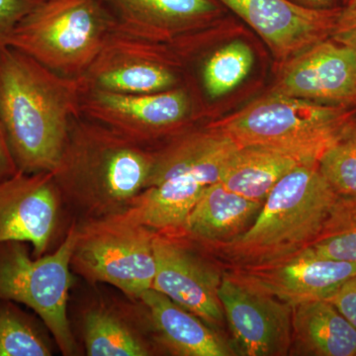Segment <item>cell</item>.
Returning <instances> with one entry per match:
<instances>
[{"instance_id": "cell-1", "label": "cell", "mask_w": 356, "mask_h": 356, "mask_svg": "<svg viewBox=\"0 0 356 356\" xmlns=\"http://www.w3.org/2000/svg\"><path fill=\"white\" fill-rule=\"evenodd\" d=\"M81 96L79 79L0 47V123L18 170L53 172L70 124L81 114Z\"/></svg>"}, {"instance_id": "cell-2", "label": "cell", "mask_w": 356, "mask_h": 356, "mask_svg": "<svg viewBox=\"0 0 356 356\" xmlns=\"http://www.w3.org/2000/svg\"><path fill=\"white\" fill-rule=\"evenodd\" d=\"M153 163V149L79 114L51 175L65 208L81 221L125 212L146 188Z\"/></svg>"}, {"instance_id": "cell-3", "label": "cell", "mask_w": 356, "mask_h": 356, "mask_svg": "<svg viewBox=\"0 0 356 356\" xmlns=\"http://www.w3.org/2000/svg\"><path fill=\"white\" fill-rule=\"evenodd\" d=\"M337 194L318 161L297 166L268 194L257 219L233 242L206 248L231 267L271 264L308 248L322 231Z\"/></svg>"}, {"instance_id": "cell-4", "label": "cell", "mask_w": 356, "mask_h": 356, "mask_svg": "<svg viewBox=\"0 0 356 356\" xmlns=\"http://www.w3.org/2000/svg\"><path fill=\"white\" fill-rule=\"evenodd\" d=\"M115 25L100 0H44L21 20L7 46L60 76L79 79L97 58Z\"/></svg>"}, {"instance_id": "cell-5", "label": "cell", "mask_w": 356, "mask_h": 356, "mask_svg": "<svg viewBox=\"0 0 356 356\" xmlns=\"http://www.w3.org/2000/svg\"><path fill=\"white\" fill-rule=\"evenodd\" d=\"M356 122V108L270 95L211 124L238 146H271L318 161Z\"/></svg>"}, {"instance_id": "cell-6", "label": "cell", "mask_w": 356, "mask_h": 356, "mask_svg": "<svg viewBox=\"0 0 356 356\" xmlns=\"http://www.w3.org/2000/svg\"><path fill=\"white\" fill-rule=\"evenodd\" d=\"M76 236L74 219L56 250L39 257H33L26 243L0 245V300L31 309L65 356L81 355V351L69 317L74 281L70 259Z\"/></svg>"}, {"instance_id": "cell-7", "label": "cell", "mask_w": 356, "mask_h": 356, "mask_svg": "<svg viewBox=\"0 0 356 356\" xmlns=\"http://www.w3.org/2000/svg\"><path fill=\"white\" fill-rule=\"evenodd\" d=\"M153 240V229L121 214L81 220L70 267L90 285H111L140 299L153 288L156 276Z\"/></svg>"}, {"instance_id": "cell-8", "label": "cell", "mask_w": 356, "mask_h": 356, "mask_svg": "<svg viewBox=\"0 0 356 356\" xmlns=\"http://www.w3.org/2000/svg\"><path fill=\"white\" fill-rule=\"evenodd\" d=\"M153 289L195 314L213 329L224 324L219 298L222 275L210 252L184 229H154Z\"/></svg>"}, {"instance_id": "cell-9", "label": "cell", "mask_w": 356, "mask_h": 356, "mask_svg": "<svg viewBox=\"0 0 356 356\" xmlns=\"http://www.w3.org/2000/svg\"><path fill=\"white\" fill-rule=\"evenodd\" d=\"M191 95L184 88L145 95L83 91L81 115L153 149L161 138L184 132L192 118Z\"/></svg>"}, {"instance_id": "cell-10", "label": "cell", "mask_w": 356, "mask_h": 356, "mask_svg": "<svg viewBox=\"0 0 356 356\" xmlns=\"http://www.w3.org/2000/svg\"><path fill=\"white\" fill-rule=\"evenodd\" d=\"M163 41L134 36L115 27L95 63L77 79L81 89L145 95L179 88Z\"/></svg>"}, {"instance_id": "cell-11", "label": "cell", "mask_w": 356, "mask_h": 356, "mask_svg": "<svg viewBox=\"0 0 356 356\" xmlns=\"http://www.w3.org/2000/svg\"><path fill=\"white\" fill-rule=\"evenodd\" d=\"M65 206L51 172L18 170L0 178V245L23 242L33 257L51 252Z\"/></svg>"}, {"instance_id": "cell-12", "label": "cell", "mask_w": 356, "mask_h": 356, "mask_svg": "<svg viewBox=\"0 0 356 356\" xmlns=\"http://www.w3.org/2000/svg\"><path fill=\"white\" fill-rule=\"evenodd\" d=\"M219 298L238 355L284 356L292 344V309L224 273Z\"/></svg>"}, {"instance_id": "cell-13", "label": "cell", "mask_w": 356, "mask_h": 356, "mask_svg": "<svg viewBox=\"0 0 356 356\" xmlns=\"http://www.w3.org/2000/svg\"><path fill=\"white\" fill-rule=\"evenodd\" d=\"M229 273L247 286L294 307L331 296L356 275V264L323 257L308 247L271 264L231 267Z\"/></svg>"}, {"instance_id": "cell-14", "label": "cell", "mask_w": 356, "mask_h": 356, "mask_svg": "<svg viewBox=\"0 0 356 356\" xmlns=\"http://www.w3.org/2000/svg\"><path fill=\"white\" fill-rule=\"evenodd\" d=\"M79 334L88 356H152L161 353L144 303L123 294H98L81 304Z\"/></svg>"}, {"instance_id": "cell-15", "label": "cell", "mask_w": 356, "mask_h": 356, "mask_svg": "<svg viewBox=\"0 0 356 356\" xmlns=\"http://www.w3.org/2000/svg\"><path fill=\"white\" fill-rule=\"evenodd\" d=\"M271 95L356 108V54L334 39L318 41L293 57Z\"/></svg>"}, {"instance_id": "cell-16", "label": "cell", "mask_w": 356, "mask_h": 356, "mask_svg": "<svg viewBox=\"0 0 356 356\" xmlns=\"http://www.w3.org/2000/svg\"><path fill=\"white\" fill-rule=\"evenodd\" d=\"M248 23L276 57L296 56L331 36L339 8L315 9L292 0H217Z\"/></svg>"}, {"instance_id": "cell-17", "label": "cell", "mask_w": 356, "mask_h": 356, "mask_svg": "<svg viewBox=\"0 0 356 356\" xmlns=\"http://www.w3.org/2000/svg\"><path fill=\"white\" fill-rule=\"evenodd\" d=\"M115 27L134 36L168 40L208 22L220 13L217 0H100Z\"/></svg>"}, {"instance_id": "cell-18", "label": "cell", "mask_w": 356, "mask_h": 356, "mask_svg": "<svg viewBox=\"0 0 356 356\" xmlns=\"http://www.w3.org/2000/svg\"><path fill=\"white\" fill-rule=\"evenodd\" d=\"M240 147L210 125L205 130L184 131L165 146L154 149L153 168L146 188L184 173H193L209 184H215Z\"/></svg>"}, {"instance_id": "cell-19", "label": "cell", "mask_w": 356, "mask_h": 356, "mask_svg": "<svg viewBox=\"0 0 356 356\" xmlns=\"http://www.w3.org/2000/svg\"><path fill=\"white\" fill-rule=\"evenodd\" d=\"M140 300L146 307L161 353L175 356L236 355L235 348L229 346L216 330L163 293L151 288Z\"/></svg>"}, {"instance_id": "cell-20", "label": "cell", "mask_w": 356, "mask_h": 356, "mask_svg": "<svg viewBox=\"0 0 356 356\" xmlns=\"http://www.w3.org/2000/svg\"><path fill=\"white\" fill-rule=\"evenodd\" d=\"M262 204L229 191L217 181L201 194L184 229L206 248L231 243L252 226Z\"/></svg>"}, {"instance_id": "cell-21", "label": "cell", "mask_w": 356, "mask_h": 356, "mask_svg": "<svg viewBox=\"0 0 356 356\" xmlns=\"http://www.w3.org/2000/svg\"><path fill=\"white\" fill-rule=\"evenodd\" d=\"M290 353L311 356H355L356 327L325 299L292 309Z\"/></svg>"}, {"instance_id": "cell-22", "label": "cell", "mask_w": 356, "mask_h": 356, "mask_svg": "<svg viewBox=\"0 0 356 356\" xmlns=\"http://www.w3.org/2000/svg\"><path fill=\"white\" fill-rule=\"evenodd\" d=\"M310 161H318L281 147L243 146L229 159L219 181L240 195L264 202L280 180Z\"/></svg>"}, {"instance_id": "cell-23", "label": "cell", "mask_w": 356, "mask_h": 356, "mask_svg": "<svg viewBox=\"0 0 356 356\" xmlns=\"http://www.w3.org/2000/svg\"><path fill=\"white\" fill-rule=\"evenodd\" d=\"M50 332L19 304L0 300V356H51Z\"/></svg>"}, {"instance_id": "cell-24", "label": "cell", "mask_w": 356, "mask_h": 356, "mask_svg": "<svg viewBox=\"0 0 356 356\" xmlns=\"http://www.w3.org/2000/svg\"><path fill=\"white\" fill-rule=\"evenodd\" d=\"M309 247L337 261L356 264V195H339L322 231Z\"/></svg>"}, {"instance_id": "cell-25", "label": "cell", "mask_w": 356, "mask_h": 356, "mask_svg": "<svg viewBox=\"0 0 356 356\" xmlns=\"http://www.w3.org/2000/svg\"><path fill=\"white\" fill-rule=\"evenodd\" d=\"M254 62L252 49L242 41H234L220 48L204 65L206 93L216 99L234 90L248 76Z\"/></svg>"}, {"instance_id": "cell-26", "label": "cell", "mask_w": 356, "mask_h": 356, "mask_svg": "<svg viewBox=\"0 0 356 356\" xmlns=\"http://www.w3.org/2000/svg\"><path fill=\"white\" fill-rule=\"evenodd\" d=\"M318 168L337 195H356V122L322 154Z\"/></svg>"}, {"instance_id": "cell-27", "label": "cell", "mask_w": 356, "mask_h": 356, "mask_svg": "<svg viewBox=\"0 0 356 356\" xmlns=\"http://www.w3.org/2000/svg\"><path fill=\"white\" fill-rule=\"evenodd\" d=\"M44 0H0V47L7 46L21 20Z\"/></svg>"}, {"instance_id": "cell-28", "label": "cell", "mask_w": 356, "mask_h": 356, "mask_svg": "<svg viewBox=\"0 0 356 356\" xmlns=\"http://www.w3.org/2000/svg\"><path fill=\"white\" fill-rule=\"evenodd\" d=\"M331 37L356 54V6L339 9Z\"/></svg>"}, {"instance_id": "cell-29", "label": "cell", "mask_w": 356, "mask_h": 356, "mask_svg": "<svg viewBox=\"0 0 356 356\" xmlns=\"http://www.w3.org/2000/svg\"><path fill=\"white\" fill-rule=\"evenodd\" d=\"M325 300L336 307L356 327V275L346 280Z\"/></svg>"}, {"instance_id": "cell-30", "label": "cell", "mask_w": 356, "mask_h": 356, "mask_svg": "<svg viewBox=\"0 0 356 356\" xmlns=\"http://www.w3.org/2000/svg\"><path fill=\"white\" fill-rule=\"evenodd\" d=\"M18 172L7 145L3 129L0 123V178L8 177Z\"/></svg>"}, {"instance_id": "cell-31", "label": "cell", "mask_w": 356, "mask_h": 356, "mask_svg": "<svg viewBox=\"0 0 356 356\" xmlns=\"http://www.w3.org/2000/svg\"><path fill=\"white\" fill-rule=\"evenodd\" d=\"M294 2L310 8L331 9L336 8L337 0H294Z\"/></svg>"}, {"instance_id": "cell-32", "label": "cell", "mask_w": 356, "mask_h": 356, "mask_svg": "<svg viewBox=\"0 0 356 356\" xmlns=\"http://www.w3.org/2000/svg\"><path fill=\"white\" fill-rule=\"evenodd\" d=\"M346 6H356V0H346Z\"/></svg>"}, {"instance_id": "cell-33", "label": "cell", "mask_w": 356, "mask_h": 356, "mask_svg": "<svg viewBox=\"0 0 356 356\" xmlns=\"http://www.w3.org/2000/svg\"><path fill=\"white\" fill-rule=\"evenodd\" d=\"M355 356H356V355H355Z\"/></svg>"}]
</instances>
